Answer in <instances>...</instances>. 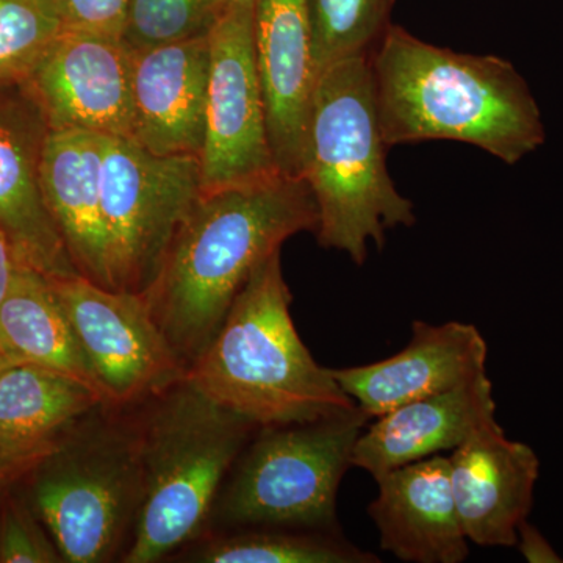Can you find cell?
<instances>
[{
    "mask_svg": "<svg viewBox=\"0 0 563 563\" xmlns=\"http://www.w3.org/2000/svg\"><path fill=\"white\" fill-rule=\"evenodd\" d=\"M224 0H132L122 41L131 51L209 35Z\"/></svg>",
    "mask_w": 563,
    "mask_h": 563,
    "instance_id": "cell-25",
    "label": "cell"
},
{
    "mask_svg": "<svg viewBox=\"0 0 563 563\" xmlns=\"http://www.w3.org/2000/svg\"><path fill=\"white\" fill-rule=\"evenodd\" d=\"M18 470L14 468L13 465L9 461H7L5 457H3V454L0 453V485L2 483H5L7 479L11 476V474L16 473Z\"/></svg>",
    "mask_w": 563,
    "mask_h": 563,
    "instance_id": "cell-30",
    "label": "cell"
},
{
    "mask_svg": "<svg viewBox=\"0 0 563 563\" xmlns=\"http://www.w3.org/2000/svg\"><path fill=\"white\" fill-rule=\"evenodd\" d=\"M368 507L380 548L409 563H462L470 555L451 488L450 461L432 455L376 479Z\"/></svg>",
    "mask_w": 563,
    "mask_h": 563,
    "instance_id": "cell-17",
    "label": "cell"
},
{
    "mask_svg": "<svg viewBox=\"0 0 563 563\" xmlns=\"http://www.w3.org/2000/svg\"><path fill=\"white\" fill-rule=\"evenodd\" d=\"M254 44L274 161L284 176L302 177L320 77L307 0H254Z\"/></svg>",
    "mask_w": 563,
    "mask_h": 563,
    "instance_id": "cell-14",
    "label": "cell"
},
{
    "mask_svg": "<svg viewBox=\"0 0 563 563\" xmlns=\"http://www.w3.org/2000/svg\"><path fill=\"white\" fill-rule=\"evenodd\" d=\"M18 262L5 233L0 231V302L9 290Z\"/></svg>",
    "mask_w": 563,
    "mask_h": 563,
    "instance_id": "cell-29",
    "label": "cell"
},
{
    "mask_svg": "<svg viewBox=\"0 0 563 563\" xmlns=\"http://www.w3.org/2000/svg\"><path fill=\"white\" fill-rule=\"evenodd\" d=\"M495 413L493 384L485 374L373 418L354 444L351 466L379 479L399 466L454 451L474 433L498 426Z\"/></svg>",
    "mask_w": 563,
    "mask_h": 563,
    "instance_id": "cell-18",
    "label": "cell"
},
{
    "mask_svg": "<svg viewBox=\"0 0 563 563\" xmlns=\"http://www.w3.org/2000/svg\"><path fill=\"white\" fill-rule=\"evenodd\" d=\"M203 192L201 161L102 136L101 196L114 290L144 295Z\"/></svg>",
    "mask_w": 563,
    "mask_h": 563,
    "instance_id": "cell-8",
    "label": "cell"
},
{
    "mask_svg": "<svg viewBox=\"0 0 563 563\" xmlns=\"http://www.w3.org/2000/svg\"><path fill=\"white\" fill-rule=\"evenodd\" d=\"M517 547L520 548V553L529 563L563 562L558 551L544 539L543 533L536 526L528 523V520L518 526Z\"/></svg>",
    "mask_w": 563,
    "mask_h": 563,
    "instance_id": "cell-28",
    "label": "cell"
},
{
    "mask_svg": "<svg viewBox=\"0 0 563 563\" xmlns=\"http://www.w3.org/2000/svg\"><path fill=\"white\" fill-rule=\"evenodd\" d=\"M209 35L132 51V140L155 155L201 158Z\"/></svg>",
    "mask_w": 563,
    "mask_h": 563,
    "instance_id": "cell-15",
    "label": "cell"
},
{
    "mask_svg": "<svg viewBox=\"0 0 563 563\" xmlns=\"http://www.w3.org/2000/svg\"><path fill=\"white\" fill-rule=\"evenodd\" d=\"M203 191L280 176L274 161L254 44V2L224 3L209 32ZM284 176V174H282Z\"/></svg>",
    "mask_w": 563,
    "mask_h": 563,
    "instance_id": "cell-9",
    "label": "cell"
},
{
    "mask_svg": "<svg viewBox=\"0 0 563 563\" xmlns=\"http://www.w3.org/2000/svg\"><path fill=\"white\" fill-rule=\"evenodd\" d=\"M369 66L388 147L459 141L515 165L547 139L528 81L498 55L444 49L390 24Z\"/></svg>",
    "mask_w": 563,
    "mask_h": 563,
    "instance_id": "cell-2",
    "label": "cell"
},
{
    "mask_svg": "<svg viewBox=\"0 0 563 563\" xmlns=\"http://www.w3.org/2000/svg\"><path fill=\"white\" fill-rule=\"evenodd\" d=\"M101 406L29 466V498L68 563L124 553L141 504L135 415Z\"/></svg>",
    "mask_w": 563,
    "mask_h": 563,
    "instance_id": "cell-6",
    "label": "cell"
},
{
    "mask_svg": "<svg viewBox=\"0 0 563 563\" xmlns=\"http://www.w3.org/2000/svg\"><path fill=\"white\" fill-rule=\"evenodd\" d=\"M393 0H307L318 73L369 57L390 25Z\"/></svg>",
    "mask_w": 563,
    "mask_h": 563,
    "instance_id": "cell-23",
    "label": "cell"
},
{
    "mask_svg": "<svg viewBox=\"0 0 563 563\" xmlns=\"http://www.w3.org/2000/svg\"><path fill=\"white\" fill-rule=\"evenodd\" d=\"M24 81L51 131L132 140V51L122 38L65 29Z\"/></svg>",
    "mask_w": 563,
    "mask_h": 563,
    "instance_id": "cell-11",
    "label": "cell"
},
{
    "mask_svg": "<svg viewBox=\"0 0 563 563\" xmlns=\"http://www.w3.org/2000/svg\"><path fill=\"white\" fill-rule=\"evenodd\" d=\"M374 98L369 57H354L322 70L310 110L302 179L318 210L322 247L342 251L355 265L368 244L383 247L385 232L412 228L413 202L393 184Z\"/></svg>",
    "mask_w": 563,
    "mask_h": 563,
    "instance_id": "cell-5",
    "label": "cell"
},
{
    "mask_svg": "<svg viewBox=\"0 0 563 563\" xmlns=\"http://www.w3.org/2000/svg\"><path fill=\"white\" fill-rule=\"evenodd\" d=\"M291 301L277 251L252 272L220 331L187 369L188 383L258 428L357 409L331 369L307 350Z\"/></svg>",
    "mask_w": 563,
    "mask_h": 563,
    "instance_id": "cell-3",
    "label": "cell"
},
{
    "mask_svg": "<svg viewBox=\"0 0 563 563\" xmlns=\"http://www.w3.org/2000/svg\"><path fill=\"white\" fill-rule=\"evenodd\" d=\"M51 284L111 407L133 409L185 379L187 368L143 295L80 274Z\"/></svg>",
    "mask_w": 563,
    "mask_h": 563,
    "instance_id": "cell-10",
    "label": "cell"
},
{
    "mask_svg": "<svg viewBox=\"0 0 563 563\" xmlns=\"http://www.w3.org/2000/svg\"><path fill=\"white\" fill-rule=\"evenodd\" d=\"M302 177L203 191L143 298L185 368L220 331L252 272L296 233L317 232Z\"/></svg>",
    "mask_w": 563,
    "mask_h": 563,
    "instance_id": "cell-1",
    "label": "cell"
},
{
    "mask_svg": "<svg viewBox=\"0 0 563 563\" xmlns=\"http://www.w3.org/2000/svg\"><path fill=\"white\" fill-rule=\"evenodd\" d=\"M188 562L201 563H374L376 554L347 542L336 531L246 528L202 537Z\"/></svg>",
    "mask_w": 563,
    "mask_h": 563,
    "instance_id": "cell-22",
    "label": "cell"
},
{
    "mask_svg": "<svg viewBox=\"0 0 563 563\" xmlns=\"http://www.w3.org/2000/svg\"><path fill=\"white\" fill-rule=\"evenodd\" d=\"M10 363L11 362L5 357V355L0 354V373H2L3 369H5V366H9Z\"/></svg>",
    "mask_w": 563,
    "mask_h": 563,
    "instance_id": "cell-31",
    "label": "cell"
},
{
    "mask_svg": "<svg viewBox=\"0 0 563 563\" xmlns=\"http://www.w3.org/2000/svg\"><path fill=\"white\" fill-rule=\"evenodd\" d=\"M451 488L463 532L479 547H517L518 526L531 512L540 461L501 426L474 433L451 451Z\"/></svg>",
    "mask_w": 563,
    "mask_h": 563,
    "instance_id": "cell-16",
    "label": "cell"
},
{
    "mask_svg": "<svg viewBox=\"0 0 563 563\" xmlns=\"http://www.w3.org/2000/svg\"><path fill=\"white\" fill-rule=\"evenodd\" d=\"M140 407L141 504L125 563L161 562L206 536L222 485L258 429L187 377Z\"/></svg>",
    "mask_w": 563,
    "mask_h": 563,
    "instance_id": "cell-4",
    "label": "cell"
},
{
    "mask_svg": "<svg viewBox=\"0 0 563 563\" xmlns=\"http://www.w3.org/2000/svg\"><path fill=\"white\" fill-rule=\"evenodd\" d=\"M254 2V0H224V3H246Z\"/></svg>",
    "mask_w": 563,
    "mask_h": 563,
    "instance_id": "cell-32",
    "label": "cell"
},
{
    "mask_svg": "<svg viewBox=\"0 0 563 563\" xmlns=\"http://www.w3.org/2000/svg\"><path fill=\"white\" fill-rule=\"evenodd\" d=\"M63 31L47 0H0V81L24 80Z\"/></svg>",
    "mask_w": 563,
    "mask_h": 563,
    "instance_id": "cell-24",
    "label": "cell"
},
{
    "mask_svg": "<svg viewBox=\"0 0 563 563\" xmlns=\"http://www.w3.org/2000/svg\"><path fill=\"white\" fill-rule=\"evenodd\" d=\"M101 166L102 135L51 131L41 163V187L77 273L114 290L102 211Z\"/></svg>",
    "mask_w": 563,
    "mask_h": 563,
    "instance_id": "cell-19",
    "label": "cell"
},
{
    "mask_svg": "<svg viewBox=\"0 0 563 563\" xmlns=\"http://www.w3.org/2000/svg\"><path fill=\"white\" fill-rule=\"evenodd\" d=\"M51 128L24 80L0 81V231L14 257L49 279L74 276L43 187L41 163Z\"/></svg>",
    "mask_w": 563,
    "mask_h": 563,
    "instance_id": "cell-12",
    "label": "cell"
},
{
    "mask_svg": "<svg viewBox=\"0 0 563 563\" xmlns=\"http://www.w3.org/2000/svg\"><path fill=\"white\" fill-rule=\"evenodd\" d=\"M487 342L476 325L413 321L412 339L398 354L331 373L373 420L404 404L479 379L487 374Z\"/></svg>",
    "mask_w": 563,
    "mask_h": 563,
    "instance_id": "cell-13",
    "label": "cell"
},
{
    "mask_svg": "<svg viewBox=\"0 0 563 563\" xmlns=\"http://www.w3.org/2000/svg\"><path fill=\"white\" fill-rule=\"evenodd\" d=\"M66 31L122 38L132 0H47Z\"/></svg>",
    "mask_w": 563,
    "mask_h": 563,
    "instance_id": "cell-27",
    "label": "cell"
},
{
    "mask_svg": "<svg viewBox=\"0 0 563 563\" xmlns=\"http://www.w3.org/2000/svg\"><path fill=\"white\" fill-rule=\"evenodd\" d=\"M372 418L352 412L252 435L211 514L221 528L336 531V498L351 455Z\"/></svg>",
    "mask_w": 563,
    "mask_h": 563,
    "instance_id": "cell-7",
    "label": "cell"
},
{
    "mask_svg": "<svg viewBox=\"0 0 563 563\" xmlns=\"http://www.w3.org/2000/svg\"><path fill=\"white\" fill-rule=\"evenodd\" d=\"M101 406L98 393L66 374L10 363L0 373V453L18 472L27 470Z\"/></svg>",
    "mask_w": 563,
    "mask_h": 563,
    "instance_id": "cell-20",
    "label": "cell"
},
{
    "mask_svg": "<svg viewBox=\"0 0 563 563\" xmlns=\"http://www.w3.org/2000/svg\"><path fill=\"white\" fill-rule=\"evenodd\" d=\"M60 562L57 544L31 504L7 498L0 507V563Z\"/></svg>",
    "mask_w": 563,
    "mask_h": 563,
    "instance_id": "cell-26",
    "label": "cell"
},
{
    "mask_svg": "<svg viewBox=\"0 0 563 563\" xmlns=\"http://www.w3.org/2000/svg\"><path fill=\"white\" fill-rule=\"evenodd\" d=\"M0 354L11 363H32L66 374L110 406L49 277L20 263L0 302Z\"/></svg>",
    "mask_w": 563,
    "mask_h": 563,
    "instance_id": "cell-21",
    "label": "cell"
}]
</instances>
